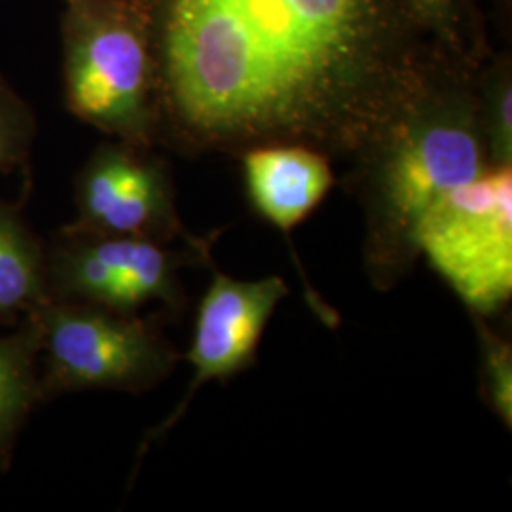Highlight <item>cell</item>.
Masks as SVG:
<instances>
[{
    "mask_svg": "<svg viewBox=\"0 0 512 512\" xmlns=\"http://www.w3.org/2000/svg\"><path fill=\"white\" fill-rule=\"evenodd\" d=\"M243 177L256 215L289 243L294 230L329 196L336 183L327 154L298 143L256 145L243 154Z\"/></svg>",
    "mask_w": 512,
    "mask_h": 512,
    "instance_id": "cell-9",
    "label": "cell"
},
{
    "mask_svg": "<svg viewBox=\"0 0 512 512\" xmlns=\"http://www.w3.org/2000/svg\"><path fill=\"white\" fill-rule=\"evenodd\" d=\"M46 300V247L21 207L0 200V325L25 319Z\"/></svg>",
    "mask_w": 512,
    "mask_h": 512,
    "instance_id": "cell-10",
    "label": "cell"
},
{
    "mask_svg": "<svg viewBox=\"0 0 512 512\" xmlns=\"http://www.w3.org/2000/svg\"><path fill=\"white\" fill-rule=\"evenodd\" d=\"M211 249L107 236L67 224L46 247L48 300L120 313L158 304L167 313H181L186 306L181 272L192 264L211 266Z\"/></svg>",
    "mask_w": 512,
    "mask_h": 512,
    "instance_id": "cell-4",
    "label": "cell"
},
{
    "mask_svg": "<svg viewBox=\"0 0 512 512\" xmlns=\"http://www.w3.org/2000/svg\"><path fill=\"white\" fill-rule=\"evenodd\" d=\"M76 228L158 241L213 247L217 234L196 236L184 224L164 167L124 147L101 148L76 181Z\"/></svg>",
    "mask_w": 512,
    "mask_h": 512,
    "instance_id": "cell-7",
    "label": "cell"
},
{
    "mask_svg": "<svg viewBox=\"0 0 512 512\" xmlns=\"http://www.w3.org/2000/svg\"><path fill=\"white\" fill-rule=\"evenodd\" d=\"M382 0H164V101L200 147L363 152L427 92Z\"/></svg>",
    "mask_w": 512,
    "mask_h": 512,
    "instance_id": "cell-1",
    "label": "cell"
},
{
    "mask_svg": "<svg viewBox=\"0 0 512 512\" xmlns=\"http://www.w3.org/2000/svg\"><path fill=\"white\" fill-rule=\"evenodd\" d=\"M209 268L213 277L196 313L192 346L184 355L194 370L192 382L179 406L148 431L139 446L137 463L183 418L200 387L211 380L226 382L255 363L264 330L277 306L289 296V285L279 275L245 281L222 274L215 262Z\"/></svg>",
    "mask_w": 512,
    "mask_h": 512,
    "instance_id": "cell-8",
    "label": "cell"
},
{
    "mask_svg": "<svg viewBox=\"0 0 512 512\" xmlns=\"http://www.w3.org/2000/svg\"><path fill=\"white\" fill-rule=\"evenodd\" d=\"M29 315L40 336L42 401L90 389L145 393L171 376L183 359L167 340L160 315L55 300Z\"/></svg>",
    "mask_w": 512,
    "mask_h": 512,
    "instance_id": "cell-3",
    "label": "cell"
},
{
    "mask_svg": "<svg viewBox=\"0 0 512 512\" xmlns=\"http://www.w3.org/2000/svg\"><path fill=\"white\" fill-rule=\"evenodd\" d=\"M418 253L471 315L490 319L512 298V165H492L421 220Z\"/></svg>",
    "mask_w": 512,
    "mask_h": 512,
    "instance_id": "cell-5",
    "label": "cell"
},
{
    "mask_svg": "<svg viewBox=\"0 0 512 512\" xmlns=\"http://www.w3.org/2000/svg\"><path fill=\"white\" fill-rule=\"evenodd\" d=\"M480 351V393L484 403L512 429V346L511 340L495 332L488 319L473 315Z\"/></svg>",
    "mask_w": 512,
    "mask_h": 512,
    "instance_id": "cell-12",
    "label": "cell"
},
{
    "mask_svg": "<svg viewBox=\"0 0 512 512\" xmlns=\"http://www.w3.org/2000/svg\"><path fill=\"white\" fill-rule=\"evenodd\" d=\"M67 103L74 116L131 143L147 141V42L120 10L74 0L67 25Z\"/></svg>",
    "mask_w": 512,
    "mask_h": 512,
    "instance_id": "cell-6",
    "label": "cell"
},
{
    "mask_svg": "<svg viewBox=\"0 0 512 512\" xmlns=\"http://www.w3.org/2000/svg\"><path fill=\"white\" fill-rule=\"evenodd\" d=\"M35 135L29 107L0 80V173L25 162Z\"/></svg>",
    "mask_w": 512,
    "mask_h": 512,
    "instance_id": "cell-13",
    "label": "cell"
},
{
    "mask_svg": "<svg viewBox=\"0 0 512 512\" xmlns=\"http://www.w3.org/2000/svg\"><path fill=\"white\" fill-rule=\"evenodd\" d=\"M38 349V325L31 315L21 319L18 330L0 332V469L12 458L23 421L42 401Z\"/></svg>",
    "mask_w": 512,
    "mask_h": 512,
    "instance_id": "cell-11",
    "label": "cell"
},
{
    "mask_svg": "<svg viewBox=\"0 0 512 512\" xmlns=\"http://www.w3.org/2000/svg\"><path fill=\"white\" fill-rule=\"evenodd\" d=\"M423 10L431 12V14H444V10L448 8L450 0H418Z\"/></svg>",
    "mask_w": 512,
    "mask_h": 512,
    "instance_id": "cell-15",
    "label": "cell"
},
{
    "mask_svg": "<svg viewBox=\"0 0 512 512\" xmlns=\"http://www.w3.org/2000/svg\"><path fill=\"white\" fill-rule=\"evenodd\" d=\"M484 126L492 165H512V90L509 82H501L490 95Z\"/></svg>",
    "mask_w": 512,
    "mask_h": 512,
    "instance_id": "cell-14",
    "label": "cell"
},
{
    "mask_svg": "<svg viewBox=\"0 0 512 512\" xmlns=\"http://www.w3.org/2000/svg\"><path fill=\"white\" fill-rule=\"evenodd\" d=\"M366 150L372 156L361 183L366 275L378 291H389L420 258L421 220L486 169L484 143L469 101L425 92Z\"/></svg>",
    "mask_w": 512,
    "mask_h": 512,
    "instance_id": "cell-2",
    "label": "cell"
}]
</instances>
